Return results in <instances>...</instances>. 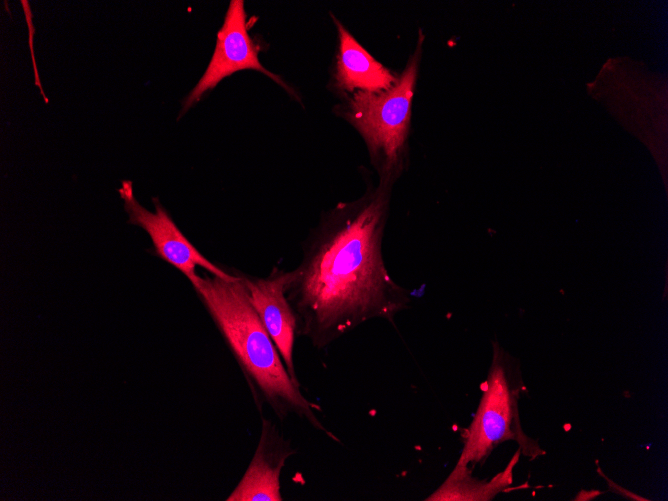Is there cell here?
I'll list each match as a JSON object with an SVG mask.
<instances>
[{"label": "cell", "mask_w": 668, "mask_h": 501, "mask_svg": "<svg viewBox=\"0 0 668 501\" xmlns=\"http://www.w3.org/2000/svg\"><path fill=\"white\" fill-rule=\"evenodd\" d=\"M387 206L381 185L339 207L303 242L300 263L287 271L297 335L317 349L372 319L394 324L411 304L410 291L392 278L383 257Z\"/></svg>", "instance_id": "1"}, {"label": "cell", "mask_w": 668, "mask_h": 501, "mask_svg": "<svg viewBox=\"0 0 668 501\" xmlns=\"http://www.w3.org/2000/svg\"><path fill=\"white\" fill-rule=\"evenodd\" d=\"M233 271L231 279L197 275L191 284L241 368L258 410L267 405L280 420L295 415L340 442L319 420L320 406L305 398L289 376L237 270Z\"/></svg>", "instance_id": "2"}, {"label": "cell", "mask_w": 668, "mask_h": 501, "mask_svg": "<svg viewBox=\"0 0 668 501\" xmlns=\"http://www.w3.org/2000/svg\"><path fill=\"white\" fill-rule=\"evenodd\" d=\"M516 363L498 344L493 342V356L483 394L475 416L463 433L464 445L456 468H472L484 462L501 443L516 440L520 450L534 454L536 449L521 431L518 417L519 386Z\"/></svg>", "instance_id": "3"}, {"label": "cell", "mask_w": 668, "mask_h": 501, "mask_svg": "<svg viewBox=\"0 0 668 501\" xmlns=\"http://www.w3.org/2000/svg\"><path fill=\"white\" fill-rule=\"evenodd\" d=\"M415 76L413 62L389 89L357 91L350 102L354 124L387 181L401 165Z\"/></svg>", "instance_id": "4"}, {"label": "cell", "mask_w": 668, "mask_h": 501, "mask_svg": "<svg viewBox=\"0 0 668 501\" xmlns=\"http://www.w3.org/2000/svg\"><path fill=\"white\" fill-rule=\"evenodd\" d=\"M118 193L129 216L128 222L141 227L148 233L153 243V253L178 269L190 282L198 275L197 267L206 269L211 275L222 278L235 277L234 273L210 262L193 246L163 208L158 198L152 199L155 211L150 212L136 200L133 183L130 180L122 181Z\"/></svg>", "instance_id": "5"}, {"label": "cell", "mask_w": 668, "mask_h": 501, "mask_svg": "<svg viewBox=\"0 0 668 501\" xmlns=\"http://www.w3.org/2000/svg\"><path fill=\"white\" fill-rule=\"evenodd\" d=\"M247 27L244 2L230 1L224 23L217 34L212 58L204 74L185 99L182 113L198 102L203 94L216 87L221 80L240 70L252 69L263 72L283 85L278 76L265 69L259 62L257 50Z\"/></svg>", "instance_id": "6"}, {"label": "cell", "mask_w": 668, "mask_h": 501, "mask_svg": "<svg viewBox=\"0 0 668 501\" xmlns=\"http://www.w3.org/2000/svg\"><path fill=\"white\" fill-rule=\"evenodd\" d=\"M237 273L289 376L300 386L293 360L297 318L285 294L287 271L274 267L267 277H255L239 271Z\"/></svg>", "instance_id": "7"}, {"label": "cell", "mask_w": 668, "mask_h": 501, "mask_svg": "<svg viewBox=\"0 0 668 501\" xmlns=\"http://www.w3.org/2000/svg\"><path fill=\"white\" fill-rule=\"evenodd\" d=\"M296 451L275 424L262 418L261 435L254 456L227 501H282L280 474Z\"/></svg>", "instance_id": "8"}, {"label": "cell", "mask_w": 668, "mask_h": 501, "mask_svg": "<svg viewBox=\"0 0 668 501\" xmlns=\"http://www.w3.org/2000/svg\"><path fill=\"white\" fill-rule=\"evenodd\" d=\"M340 52L336 80L347 91L381 92L389 89L396 79L377 62L339 23Z\"/></svg>", "instance_id": "9"}, {"label": "cell", "mask_w": 668, "mask_h": 501, "mask_svg": "<svg viewBox=\"0 0 668 501\" xmlns=\"http://www.w3.org/2000/svg\"><path fill=\"white\" fill-rule=\"evenodd\" d=\"M520 449L504 471L490 481H479L471 476V470L454 468L443 484L425 500L427 501H475L491 500L512 482L513 467L519 459Z\"/></svg>", "instance_id": "10"}]
</instances>
